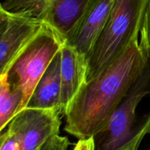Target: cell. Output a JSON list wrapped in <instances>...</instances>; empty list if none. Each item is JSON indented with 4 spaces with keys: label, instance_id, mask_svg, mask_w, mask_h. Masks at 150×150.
<instances>
[{
    "label": "cell",
    "instance_id": "cell-1",
    "mask_svg": "<svg viewBox=\"0 0 150 150\" xmlns=\"http://www.w3.org/2000/svg\"><path fill=\"white\" fill-rule=\"evenodd\" d=\"M146 62L136 35L120 58L83 84L64 114V130L79 139L94 137L100 133Z\"/></svg>",
    "mask_w": 150,
    "mask_h": 150
},
{
    "label": "cell",
    "instance_id": "cell-2",
    "mask_svg": "<svg viewBox=\"0 0 150 150\" xmlns=\"http://www.w3.org/2000/svg\"><path fill=\"white\" fill-rule=\"evenodd\" d=\"M147 0H114L105 24L87 57L86 81L120 58L139 35Z\"/></svg>",
    "mask_w": 150,
    "mask_h": 150
},
{
    "label": "cell",
    "instance_id": "cell-3",
    "mask_svg": "<svg viewBox=\"0 0 150 150\" xmlns=\"http://www.w3.org/2000/svg\"><path fill=\"white\" fill-rule=\"evenodd\" d=\"M150 94V60L111 116L108 124L94 136L96 150H138L142 139L150 133V113L137 122L139 103Z\"/></svg>",
    "mask_w": 150,
    "mask_h": 150
},
{
    "label": "cell",
    "instance_id": "cell-4",
    "mask_svg": "<svg viewBox=\"0 0 150 150\" xmlns=\"http://www.w3.org/2000/svg\"><path fill=\"white\" fill-rule=\"evenodd\" d=\"M64 44L65 39L46 23L15 60L7 76L10 86L23 95L18 112L26 108L38 81Z\"/></svg>",
    "mask_w": 150,
    "mask_h": 150
},
{
    "label": "cell",
    "instance_id": "cell-5",
    "mask_svg": "<svg viewBox=\"0 0 150 150\" xmlns=\"http://www.w3.org/2000/svg\"><path fill=\"white\" fill-rule=\"evenodd\" d=\"M45 24L40 19L10 13L0 7V76L8 73L15 60Z\"/></svg>",
    "mask_w": 150,
    "mask_h": 150
},
{
    "label": "cell",
    "instance_id": "cell-6",
    "mask_svg": "<svg viewBox=\"0 0 150 150\" xmlns=\"http://www.w3.org/2000/svg\"><path fill=\"white\" fill-rule=\"evenodd\" d=\"M59 111L25 108L18 113L7 128L15 135L18 150H38L48 139L59 133Z\"/></svg>",
    "mask_w": 150,
    "mask_h": 150
},
{
    "label": "cell",
    "instance_id": "cell-7",
    "mask_svg": "<svg viewBox=\"0 0 150 150\" xmlns=\"http://www.w3.org/2000/svg\"><path fill=\"white\" fill-rule=\"evenodd\" d=\"M114 0H89L84 13L66 38V45L87 57L105 24Z\"/></svg>",
    "mask_w": 150,
    "mask_h": 150
},
{
    "label": "cell",
    "instance_id": "cell-8",
    "mask_svg": "<svg viewBox=\"0 0 150 150\" xmlns=\"http://www.w3.org/2000/svg\"><path fill=\"white\" fill-rule=\"evenodd\" d=\"M60 114H64L69 105L86 82L87 58L84 54L64 44L61 49Z\"/></svg>",
    "mask_w": 150,
    "mask_h": 150
},
{
    "label": "cell",
    "instance_id": "cell-9",
    "mask_svg": "<svg viewBox=\"0 0 150 150\" xmlns=\"http://www.w3.org/2000/svg\"><path fill=\"white\" fill-rule=\"evenodd\" d=\"M61 60L60 50L38 81L26 108L53 109L59 111Z\"/></svg>",
    "mask_w": 150,
    "mask_h": 150
},
{
    "label": "cell",
    "instance_id": "cell-10",
    "mask_svg": "<svg viewBox=\"0 0 150 150\" xmlns=\"http://www.w3.org/2000/svg\"><path fill=\"white\" fill-rule=\"evenodd\" d=\"M89 0H57L44 22L65 39L84 13Z\"/></svg>",
    "mask_w": 150,
    "mask_h": 150
},
{
    "label": "cell",
    "instance_id": "cell-11",
    "mask_svg": "<svg viewBox=\"0 0 150 150\" xmlns=\"http://www.w3.org/2000/svg\"><path fill=\"white\" fill-rule=\"evenodd\" d=\"M22 99L21 92L10 86L7 74L0 76V130L1 132L18 113Z\"/></svg>",
    "mask_w": 150,
    "mask_h": 150
},
{
    "label": "cell",
    "instance_id": "cell-12",
    "mask_svg": "<svg viewBox=\"0 0 150 150\" xmlns=\"http://www.w3.org/2000/svg\"><path fill=\"white\" fill-rule=\"evenodd\" d=\"M57 0H4L0 7L10 13H18L43 21Z\"/></svg>",
    "mask_w": 150,
    "mask_h": 150
},
{
    "label": "cell",
    "instance_id": "cell-13",
    "mask_svg": "<svg viewBox=\"0 0 150 150\" xmlns=\"http://www.w3.org/2000/svg\"><path fill=\"white\" fill-rule=\"evenodd\" d=\"M141 40L139 45L146 59L150 60V0H147L142 23H141L140 32Z\"/></svg>",
    "mask_w": 150,
    "mask_h": 150
},
{
    "label": "cell",
    "instance_id": "cell-14",
    "mask_svg": "<svg viewBox=\"0 0 150 150\" xmlns=\"http://www.w3.org/2000/svg\"><path fill=\"white\" fill-rule=\"evenodd\" d=\"M69 145L67 137L56 135L48 139L38 150H67Z\"/></svg>",
    "mask_w": 150,
    "mask_h": 150
},
{
    "label": "cell",
    "instance_id": "cell-15",
    "mask_svg": "<svg viewBox=\"0 0 150 150\" xmlns=\"http://www.w3.org/2000/svg\"><path fill=\"white\" fill-rule=\"evenodd\" d=\"M0 150H18V142L15 135L8 128L1 133Z\"/></svg>",
    "mask_w": 150,
    "mask_h": 150
},
{
    "label": "cell",
    "instance_id": "cell-16",
    "mask_svg": "<svg viewBox=\"0 0 150 150\" xmlns=\"http://www.w3.org/2000/svg\"><path fill=\"white\" fill-rule=\"evenodd\" d=\"M73 150H96L94 137L86 139H79Z\"/></svg>",
    "mask_w": 150,
    "mask_h": 150
},
{
    "label": "cell",
    "instance_id": "cell-17",
    "mask_svg": "<svg viewBox=\"0 0 150 150\" xmlns=\"http://www.w3.org/2000/svg\"><path fill=\"white\" fill-rule=\"evenodd\" d=\"M149 150H150V149H149Z\"/></svg>",
    "mask_w": 150,
    "mask_h": 150
}]
</instances>
